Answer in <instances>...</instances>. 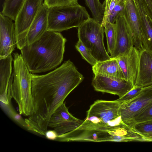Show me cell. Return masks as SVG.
<instances>
[{"mask_svg":"<svg viewBox=\"0 0 152 152\" xmlns=\"http://www.w3.org/2000/svg\"><path fill=\"white\" fill-rule=\"evenodd\" d=\"M10 104H4L6 107V109H8L7 111L10 116L14 120L26 128L27 125L25 119L24 120L22 118L20 114H18L15 111Z\"/></svg>","mask_w":152,"mask_h":152,"instance_id":"obj_28","label":"cell"},{"mask_svg":"<svg viewBox=\"0 0 152 152\" xmlns=\"http://www.w3.org/2000/svg\"><path fill=\"white\" fill-rule=\"evenodd\" d=\"M121 0H111L108 12L104 17L101 26L104 27L105 23L107 21L109 22V18L110 15L115 5L119 3Z\"/></svg>","mask_w":152,"mask_h":152,"instance_id":"obj_33","label":"cell"},{"mask_svg":"<svg viewBox=\"0 0 152 152\" xmlns=\"http://www.w3.org/2000/svg\"><path fill=\"white\" fill-rule=\"evenodd\" d=\"M66 40L59 32L47 31L38 39L27 44L21 54L32 74L53 70L62 62Z\"/></svg>","mask_w":152,"mask_h":152,"instance_id":"obj_2","label":"cell"},{"mask_svg":"<svg viewBox=\"0 0 152 152\" xmlns=\"http://www.w3.org/2000/svg\"><path fill=\"white\" fill-rule=\"evenodd\" d=\"M152 102V89L142 88L140 94L133 99L122 103L120 116L122 122L127 124Z\"/></svg>","mask_w":152,"mask_h":152,"instance_id":"obj_8","label":"cell"},{"mask_svg":"<svg viewBox=\"0 0 152 152\" xmlns=\"http://www.w3.org/2000/svg\"><path fill=\"white\" fill-rule=\"evenodd\" d=\"M142 90V88L141 87L134 86L125 95L116 100L123 102L130 100L138 95Z\"/></svg>","mask_w":152,"mask_h":152,"instance_id":"obj_27","label":"cell"},{"mask_svg":"<svg viewBox=\"0 0 152 152\" xmlns=\"http://www.w3.org/2000/svg\"><path fill=\"white\" fill-rule=\"evenodd\" d=\"M64 120L60 115L57 112L55 111L50 119L48 127L54 129Z\"/></svg>","mask_w":152,"mask_h":152,"instance_id":"obj_31","label":"cell"},{"mask_svg":"<svg viewBox=\"0 0 152 152\" xmlns=\"http://www.w3.org/2000/svg\"><path fill=\"white\" fill-rule=\"evenodd\" d=\"M111 0H105L102 4L105 8V12L104 17L106 15L109 8Z\"/></svg>","mask_w":152,"mask_h":152,"instance_id":"obj_35","label":"cell"},{"mask_svg":"<svg viewBox=\"0 0 152 152\" xmlns=\"http://www.w3.org/2000/svg\"><path fill=\"white\" fill-rule=\"evenodd\" d=\"M65 121L70 122L80 121L79 119L71 115L69 112L65 103H62L56 110Z\"/></svg>","mask_w":152,"mask_h":152,"instance_id":"obj_26","label":"cell"},{"mask_svg":"<svg viewBox=\"0 0 152 152\" xmlns=\"http://www.w3.org/2000/svg\"><path fill=\"white\" fill-rule=\"evenodd\" d=\"M77 1V0H44L43 4L49 8L54 6L67 5Z\"/></svg>","mask_w":152,"mask_h":152,"instance_id":"obj_29","label":"cell"},{"mask_svg":"<svg viewBox=\"0 0 152 152\" xmlns=\"http://www.w3.org/2000/svg\"><path fill=\"white\" fill-rule=\"evenodd\" d=\"M46 137L50 140H56L58 135L56 132L54 130H53L47 131L45 134Z\"/></svg>","mask_w":152,"mask_h":152,"instance_id":"obj_34","label":"cell"},{"mask_svg":"<svg viewBox=\"0 0 152 152\" xmlns=\"http://www.w3.org/2000/svg\"><path fill=\"white\" fill-rule=\"evenodd\" d=\"M123 102L98 100L90 106L87 117L81 125L84 129L110 131L123 122L120 109Z\"/></svg>","mask_w":152,"mask_h":152,"instance_id":"obj_4","label":"cell"},{"mask_svg":"<svg viewBox=\"0 0 152 152\" xmlns=\"http://www.w3.org/2000/svg\"><path fill=\"white\" fill-rule=\"evenodd\" d=\"M26 0H5L2 5L1 12L4 15L13 21Z\"/></svg>","mask_w":152,"mask_h":152,"instance_id":"obj_20","label":"cell"},{"mask_svg":"<svg viewBox=\"0 0 152 152\" xmlns=\"http://www.w3.org/2000/svg\"><path fill=\"white\" fill-rule=\"evenodd\" d=\"M13 67L8 86L9 99L18 104L19 114L29 116L33 111L31 92V73L21 54L13 53Z\"/></svg>","mask_w":152,"mask_h":152,"instance_id":"obj_3","label":"cell"},{"mask_svg":"<svg viewBox=\"0 0 152 152\" xmlns=\"http://www.w3.org/2000/svg\"><path fill=\"white\" fill-rule=\"evenodd\" d=\"M141 24V37L143 49L152 54V21L138 0L134 2Z\"/></svg>","mask_w":152,"mask_h":152,"instance_id":"obj_17","label":"cell"},{"mask_svg":"<svg viewBox=\"0 0 152 152\" xmlns=\"http://www.w3.org/2000/svg\"><path fill=\"white\" fill-rule=\"evenodd\" d=\"M63 139L64 142L120 141V139L117 136L116 130L111 131H100L76 129L64 134Z\"/></svg>","mask_w":152,"mask_h":152,"instance_id":"obj_9","label":"cell"},{"mask_svg":"<svg viewBox=\"0 0 152 152\" xmlns=\"http://www.w3.org/2000/svg\"><path fill=\"white\" fill-rule=\"evenodd\" d=\"M152 120V102L127 124L129 126L136 123Z\"/></svg>","mask_w":152,"mask_h":152,"instance_id":"obj_24","label":"cell"},{"mask_svg":"<svg viewBox=\"0 0 152 152\" xmlns=\"http://www.w3.org/2000/svg\"><path fill=\"white\" fill-rule=\"evenodd\" d=\"M104 27L107 39V52L111 55L114 50L116 43L115 24L107 21L105 23Z\"/></svg>","mask_w":152,"mask_h":152,"instance_id":"obj_22","label":"cell"},{"mask_svg":"<svg viewBox=\"0 0 152 152\" xmlns=\"http://www.w3.org/2000/svg\"><path fill=\"white\" fill-rule=\"evenodd\" d=\"M149 18L152 21V0H139Z\"/></svg>","mask_w":152,"mask_h":152,"instance_id":"obj_32","label":"cell"},{"mask_svg":"<svg viewBox=\"0 0 152 152\" xmlns=\"http://www.w3.org/2000/svg\"><path fill=\"white\" fill-rule=\"evenodd\" d=\"M44 0H26L15 21L17 48L21 50L27 45V37L29 28Z\"/></svg>","mask_w":152,"mask_h":152,"instance_id":"obj_7","label":"cell"},{"mask_svg":"<svg viewBox=\"0 0 152 152\" xmlns=\"http://www.w3.org/2000/svg\"><path fill=\"white\" fill-rule=\"evenodd\" d=\"M124 0V6L121 12L132 36L134 46L142 50L143 48L141 41V24L134 0Z\"/></svg>","mask_w":152,"mask_h":152,"instance_id":"obj_14","label":"cell"},{"mask_svg":"<svg viewBox=\"0 0 152 152\" xmlns=\"http://www.w3.org/2000/svg\"><path fill=\"white\" fill-rule=\"evenodd\" d=\"M13 59L12 55L0 58V100L1 102L6 104L10 103L8 88L12 71Z\"/></svg>","mask_w":152,"mask_h":152,"instance_id":"obj_18","label":"cell"},{"mask_svg":"<svg viewBox=\"0 0 152 152\" xmlns=\"http://www.w3.org/2000/svg\"><path fill=\"white\" fill-rule=\"evenodd\" d=\"M140 53L138 73L135 86L143 88L152 85V54L144 49L140 50Z\"/></svg>","mask_w":152,"mask_h":152,"instance_id":"obj_16","label":"cell"},{"mask_svg":"<svg viewBox=\"0 0 152 152\" xmlns=\"http://www.w3.org/2000/svg\"><path fill=\"white\" fill-rule=\"evenodd\" d=\"M130 126L143 137L146 142L152 138V120L136 123Z\"/></svg>","mask_w":152,"mask_h":152,"instance_id":"obj_23","label":"cell"},{"mask_svg":"<svg viewBox=\"0 0 152 152\" xmlns=\"http://www.w3.org/2000/svg\"><path fill=\"white\" fill-rule=\"evenodd\" d=\"M140 50L133 46L126 53L115 58L124 74L125 79L134 87L138 77Z\"/></svg>","mask_w":152,"mask_h":152,"instance_id":"obj_13","label":"cell"},{"mask_svg":"<svg viewBox=\"0 0 152 152\" xmlns=\"http://www.w3.org/2000/svg\"><path fill=\"white\" fill-rule=\"evenodd\" d=\"M124 6V0H121L115 5L110 15L109 22L112 23H115L117 15L122 11Z\"/></svg>","mask_w":152,"mask_h":152,"instance_id":"obj_30","label":"cell"},{"mask_svg":"<svg viewBox=\"0 0 152 152\" xmlns=\"http://www.w3.org/2000/svg\"><path fill=\"white\" fill-rule=\"evenodd\" d=\"M91 84L97 91L117 95L121 98L133 88L132 86L125 79L94 75Z\"/></svg>","mask_w":152,"mask_h":152,"instance_id":"obj_10","label":"cell"},{"mask_svg":"<svg viewBox=\"0 0 152 152\" xmlns=\"http://www.w3.org/2000/svg\"><path fill=\"white\" fill-rule=\"evenodd\" d=\"M78 37L97 61L110 59L104 42V28L90 18L78 27Z\"/></svg>","mask_w":152,"mask_h":152,"instance_id":"obj_6","label":"cell"},{"mask_svg":"<svg viewBox=\"0 0 152 152\" xmlns=\"http://www.w3.org/2000/svg\"><path fill=\"white\" fill-rule=\"evenodd\" d=\"M94 75H98L109 77L125 79L124 74L115 58L106 61H98L92 66Z\"/></svg>","mask_w":152,"mask_h":152,"instance_id":"obj_19","label":"cell"},{"mask_svg":"<svg viewBox=\"0 0 152 152\" xmlns=\"http://www.w3.org/2000/svg\"><path fill=\"white\" fill-rule=\"evenodd\" d=\"M49 8L43 4L37 13L28 31L27 44H30L39 39L47 31Z\"/></svg>","mask_w":152,"mask_h":152,"instance_id":"obj_15","label":"cell"},{"mask_svg":"<svg viewBox=\"0 0 152 152\" xmlns=\"http://www.w3.org/2000/svg\"><path fill=\"white\" fill-rule=\"evenodd\" d=\"M84 78L69 60L46 74L31 73L33 111L25 119L27 129L45 135L52 115Z\"/></svg>","mask_w":152,"mask_h":152,"instance_id":"obj_1","label":"cell"},{"mask_svg":"<svg viewBox=\"0 0 152 152\" xmlns=\"http://www.w3.org/2000/svg\"><path fill=\"white\" fill-rule=\"evenodd\" d=\"M90 10L93 18L101 25L105 12V8L99 0H85Z\"/></svg>","mask_w":152,"mask_h":152,"instance_id":"obj_21","label":"cell"},{"mask_svg":"<svg viewBox=\"0 0 152 152\" xmlns=\"http://www.w3.org/2000/svg\"><path fill=\"white\" fill-rule=\"evenodd\" d=\"M11 19L0 13V58L12 55L17 47L15 26Z\"/></svg>","mask_w":152,"mask_h":152,"instance_id":"obj_11","label":"cell"},{"mask_svg":"<svg viewBox=\"0 0 152 152\" xmlns=\"http://www.w3.org/2000/svg\"><path fill=\"white\" fill-rule=\"evenodd\" d=\"M90 18L86 9L78 1L49 8L47 31L61 32L78 27Z\"/></svg>","mask_w":152,"mask_h":152,"instance_id":"obj_5","label":"cell"},{"mask_svg":"<svg viewBox=\"0 0 152 152\" xmlns=\"http://www.w3.org/2000/svg\"><path fill=\"white\" fill-rule=\"evenodd\" d=\"M75 47L80 53L83 58L92 66L98 62L80 40L78 39L75 45Z\"/></svg>","mask_w":152,"mask_h":152,"instance_id":"obj_25","label":"cell"},{"mask_svg":"<svg viewBox=\"0 0 152 152\" xmlns=\"http://www.w3.org/2000/svg\"><path fill=\"white\" fill-rule=\"evenodd\" d=\"M116 32L115 46L111 58H116L128 52L134 46L133 39L125 20L121 12L115 22Z\"/></svg>","mask_w":152,"mask_h":152,"instance_id":"obj_12","label":"cell"}]
</instances>
